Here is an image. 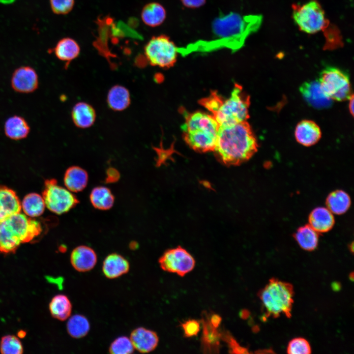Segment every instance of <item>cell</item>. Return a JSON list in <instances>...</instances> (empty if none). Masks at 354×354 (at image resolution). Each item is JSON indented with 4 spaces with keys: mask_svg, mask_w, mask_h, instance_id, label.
<instances>
[{
    "mask_svg": "<svg viewBox=\"0 0 354 354\" xmlns=\"http://www.w3.org/2000/svg\"><path fill=\"white\" fill-rule=\"evenodd\" d=\"M258 144L247 121L220 126L213 150L218 160L228 166L239 165L258 151Z\"/></svg>",
    "mask_w": 354,
    "mask_h": 354,
    "instance_id": "cell-1",
    "label": "cell"
},
{
    "mask_svg": "<svg viewBox=\"0 0 354 354\" xmlns=\"http://www.w3.org/2000/svg\"><path fill=\"white\" fill-rule=\"evenodd\" d=\"M219 127L211 115L196 112L185 115L181 128L188 146L196 151L204 153L213 151Z\"/></svg>",
    "mask_w": 354,
    "mask_h": 354,
    "instance_id": "cell-2",
    "label": "cell"
},
{
    "mask_svg": "<svg viewBox=\"0 0 354 354\" xmlns=\"http://www.w3.org/2000/svg\"><path fill=\"white\" fill-rule=\"evenodd\" d=\"M42 232L40 223L19 212L0 222V253H14L21 244L29 242Z\"/></svg>",
    "mask_w": 354,
    "mask_h": 354,
    "instance_id": "cell-3",
    "label": "cell"
},
{
    "mask_svg": "<svg viewBox=\"0 0 354 354\" xmlns=\"http://www.w3.org/2000/svg\"><path fill=\"white\" fill-rule=\"evenodd\" d=\"M249 95L236 84L230 96L224 99L217 93L209 111L219 126L229 125L247 121L249 118Z\"/></svg>",
    "mask_w": 354,
    "mask_h": 354,
    "instance_id": "cell-4",
    "label": "cell"
},
{
    "mask_svg": "<svg viewBox=\"0 0 354 354\" xmlns=\"http://www.w3.org/2000/svg\"><path fill=\"white\" fill-rule=\"evenodd\" d=\"M258 295L267 318H276L281 315L288 318L291 317L294 295L291 284L271 278Z\"/></svg>",
    "mask_w": 354,
    "mask_h": 354,
    "instance_id": "cell-5",
    "label": "cell"
},
{
    "mask_svg": "<svg viewBox=\"0 0 354 354\" xmlns=\"http://www.w3.org/2000/svg\"><path fill=\"white\" fill-rule=\"evenodd\" d=\"M292 18L300 30L314 34L328 25L324 11L317 0H310L303 4H293Z\"/></svg>",
    "mask_w": 354,
    "mask_h": 354,
    "instance_id": "cell-6",
    "label": "cell"
},
{
    "mask_svg": "<svg viewBox=\"0 0 354 354\" xmlns=\"http://www.w3.org/2000/svg\"><path fill=\"white\" fill-rule=\"evenodd\" d=\"M178 53L175 43L164 34L153 36L144 47L145 55L148 63L164 68L174 65Z\"/></svg>",
    "mask_w": 354,
    "mask_h": 354,
    "instance_id": "cell-7",
    "label": "cell"
},
{
    "mask_svg": "<svg viewBox=\"0 0 354 354\" xmlns=\"http://www.w3.org/2000/svg\"><path fill=\"white\" fill-rule=\"evenodd\" d=\"M319 81L324 93L332 100L344 101L353 95L348 74L338 68L329 66L324 69Z\"/></svg>",
    "mask_w": 354,
    "mask_h": 354,
    "instance_id": "cell-8",
    "label": "cell"
},
{
    "mask_svg": "<svg viewBox=\"0 0 354 354\" xmlns=\"http://www.w3.org/2000/svg\"><path fill=\"white\" fill-rule=\"evenodd\" d=\"M42 197L45 206L52 212L61 214L69 211L79 203L74 193L58 185L55 179L45 181Z\"/></svg>",
    "mask_w": 354,
    "mask_h": 354,
    "instance_id": "cell-9",
    "label": "cell"
},
{
    "mask_svg": "<svg viewBox=\"0 0 354 354\" xmlns=\"http://www.w3.org/2000/svg\"><path fill=\"white\" fill-rule=\"evenodd\" d=\"M158 263L163 270L180 276L192 271L195 265L192 256L181 246L166 250L159 259Z\"/></svg>",
    "mask_w": 354,
    "mask_h": 354,
    "instance_id": "cell-10",
    "label": "cell"
},
{
    "mask_svg": "<svg viewBox=\"0 0 354 354\" xmlns=\"http://www.w3.org/2000/svg\"><path fill=\"white\" fill-rule=\"evenodd\" d=\"M39 84L38 75L34 68L29 66L17 68L13 72L11 79L12 88L21 93L34 91Z\"/></svg>",
    "mask_w": 354,
    "mask_h": 354,
    "instance_id": "cell-11",
    "label": "cell"
},
{
    "mask_svg": "<svg viewBox=\"0 0 354 354\" xmlns=\"http://www.w3.org/2000/svg\"><path fill=\"white\" fill-rule=\"evenodd\" d=\"M299 91L306 102L314 108L323 109L331 105L332 100L326 95L317 80L303 83Z\"/></svg>",
    "mask_w": 354,
    "mask_h": 354,
    "instance_id": "cell-12",
    "label": "cell"
},
{
    "mask_svg": "<svg viewBox=\"0 0 354 354\" xmlns=\"http://www.w3.org/2000/svg\"><path fill=\"white\" fill-rule=\"evenodd\" d=\"M130 339L135 350L141 353H148L157 347L159 337L157 333L144 327L133 329L130 334Z\"/></svg>",
    "mask_w": 354,
    "mask_h": 354,
    "instance_id": "cell-13",
    "label": "cell"
},
{
    "mask_svg": "<svg viewBox=\"0 0 354 354\" xmlns=\"http://www.w3.org/2000/svg\"><path fill=\"white\" fill-rule=\"evenodd\" d=\"M70 263L73 267L79 272H87L94 268L97 257L94 250L86 245L75 247L70 254Z\"/></svg>",
    "mask_w": 354,
    "mask_h": 354,
    "instance_id": "cell-14",
    "label": "cell"
},
{
    "mask_svg": "<svg viewBox=\"0 0 354 354\" xmlns=\"http://www.w3.org/2000/svg\"><path fill=\"white\" fill-rule=\"evenodd\" d=\"M295 136L300 145L310 147L316 144L321 139L322 132L319 125L311 120H302L296 125Z\"/></svg>",
    "mask_w": 354,
    "mask_h": 354,
    "instance_id": "cell-15",
    "label": "cell"
},
{
    "mask_svg": "<svg viewBox=\"0 0 354 354\" xmlns=\"http://www.w3.org/2000/svg\"><path fill=\"white\" fill-rule=\"evenodd\" d=\"M102 269L106 278L113 279L127 273L130 269V264L122 255L113 253L104 259Z\"/></svg>",
    "mask_w": 354,
    "mask_h": 354,
    "instance_id": "cell-16",
    "label": "cell"
},
{
    "mask_svg": "<svg viewBox=\"0 0 354 354\" xmlns=\"http://www.w3.org/2000/svg\"><path fill=\"white\" fill-rule=\"evenodd\" d=\"M21 203L16 192L3 185H0V222L20 212Z\"/></svg>",
    "mask_w": 354,
    "mask_h": 354,
    "instance_id": "cell-17",
    "label": "cell"
},
{
    "mask_svg": "<svg viewBox=\"0 0 354 354\" xmlns=\"http://www.w3.org/2000/svg\"><path fill=\"white\" fill-rule=\"evenodd\" d=\"M71 118L76 126L85 129L93 125L96 120V113L90 104L85 102H79L72 108Z\"/></svg>",
    "mask_w": 354,
    "mask_h": 354,
    "instance_id": "cell-18",
    "label": "cell"
},
{
    "mask_svg": "<svg viewBox=\"0 0 354 354\" xmlns=\"http://www.w3.org/2000/svg\"><path fill=\"white\" fill-rule=\"evenodd\" d=\"M309 225L318 233L329 231L334 226L333 213L326 207L319 206L312 210L309 215Z\"/></svg>",
    "mask_w": 354,
    "mask_h": 354,
    "instance_id": "cell-19",
    "label": "cell"
},
{
    "mask_svg": "<svg viewBox=\"0 0 354 354\" xmlns=\"http://www.w3.org/2000/svg\"><path fill=\"white\" fill-rule=\"evenodd\" d=\"M60 60L65 62V67L77 58L80 53L78 43L73 39L65 37L59 40L50 51Z\"/></svg>",
    "mask_w": 354,
    "mask_h": 354,
    "instance_id": "cell-20",
    "label": "cell"
},
{
    "mask_svg": "<svg viewBox=\"0 0 354 354\" xmlns=\"http://www.w3.org/2000/svg\"><path fill=\"white\" fill-rule=\"evenodd\" d=\"M88 174L86 170L77 166L68 168L64 176V183L73 193L82 191L87 185Z\"/></svg>",
    "mask_w": 354,
    "mask_h": 354,
    "instance_id": "cell-21",
    "label": "cell"
},
{
    "mask_svg": "<svg viewBox=\"0 0 354 354\" xmlns=\"http://www.w3.org/2000/svg\"><path fill=\"white\" fill-rule=\"evenodd\" d=\"M107 103L108 107L115 111H122L126 109L131 103L129 90L119 85L113 86L108 92Z\"/></svg>",
    "mask_w": 354,
    "mask_h": 354,
    "instance_id": "cell-22",
    "label": "cell"
},
{
    "mask_svg": "<svg viewBox=\"0 0 354 354\" xmlns=\"http://www.w3.org/2000/svg\"><path fill=\"white\" fill-rule=\"evenodd\" d=\"M113 21V20L109 17L98 19L99 36L94 42V46L100 54L107 59L111 65L112 64L111 58L116 57V56L110 51L108 46V35L111 34L110 26Z\"/></svg>",
    "mask_w": 354,
    "mask_h": 354,
    "instance_id": "cell-23",
    "label": "cell"
},
{
    "mask_svg": "<svg viewBox=\"0 0 354 354\" xmlns=\"http://www.w3.org/2000/svg\"><path fill=\"white\" fill-rule=\"evenodd\" d=\"M5 135L10 139L19 140L26 138L30 132L27 120L19 116H13L5 121L4 125Z\"/></svg>",
    "mask_w": 354,
    "mask_h": 354,
    "instance_id": "cell-24",
    "label": "cell"
},
{
    "mask_svg": "<svg viewBox=\"0 0 354 354\" xmlns=\"http://www.w3.org/2000/svg\"><path fill=\"white\" fill-rule=\"evenodd\" d=\"M166 17V11L159 3L152 2L147 4L143 8L141 18L147 26L156 27L161 25Z\"/></svg>",
    "mask_w": 354,
    "mask_h": 354,
    "instance_id": "cell-25",
    "label": "cell"
},
{
    "mask_svg": "<svg viewBox=\"0 0 354 354\" xmlns=\"http://www.w3.org/2000/svg\"><path fill=\"white\" fill-rule=\"evenodd\" d=\"M202 324V345L204 352L217 353L219 349L222 333L210 324L208 319H203Z\"/></svg>",
    "mask_w": 354,
    "mask_h": 354,
    "instance_id": "cell-26",
    "label": "cell"
},
{
    "mask_svg": "<svg viewBox=\"0 0 354 354\" xmlns=\"http://www.w3.org/2000/svg\"><path fill=\"white\" fill-rule=\"evenodd\" d=\"M351 200L349 194L342 190L331 192L326 199V207L333 213L337 215L346 212L351 206Z\"/></svg>",
    "mask_w": 354,
    "mask_h": 354,
    "instance_id": "cell-27",
    "label": "cell"
},
{
    "mask_svg": "<svg viewBox=\"0 0 354 354\" xmlns=\"http://www.w3.org/2000/svg\"><path fill=\"white\" fill-rule=\"evenodd\" d=\"M319 233L309 224L299 227L294 236L299 246L303 250L311 251L318 245Z\"/></svg>",
    "mask_w": 354,
    "mask_h": 354,
    "instance_id": "cell-28",
    "label": "cell"
},
{
    "mask_svg": "<svg viewBox=\"0 0 354 354\" xmlns=\"http://www.w3.org/2000/svg\"><path fill=\"white\" fill-rule=\"evenodd\" d=\"M72 308L70 300L64 295H55L49 304V310L52 317L61 321L70 317Z\"/></svg>",
    "mask_w": 354,
    "mask_h": 354,
    "instance_id": "cell-29",
    "label": "cell"
},
{
    "mask_svg": "<svg viewBox=\"0 0 354 354\" xmlns=\"http://www.w3.org/2000/svg\"><path fill=\"white\" fill-rule=\"evenodd\" d=\"M89 198L91 205L95 208L103 210L110 209L115 201L112 192L105 186L94 187L90 192Z\"/></svg>",
    "mask_w": 354,
    "mask_h": 354,
    "instance_id": "cell-30",
    "label": "cell"
},
{
    "mask_svg": "<svg viewBox=\"0 0 354 354\" xmlns=\"http://www.w3.org/2000/svg\"><path fill=\"white\" fill-rule=\"evenodd\" d=\"M45 206L42 196L36 193L27 194L21 203V208L25 214L31 217L40 216Z\"/></svg>",
    "mask_w": 354,
    "mask_h": 354,
    "instance_id": "cell-31",
    "label": "cell"
},
{
    "mask_svg": "<svg viewBox=\"0 0 354 354\" xmlns=\"http://www.w3.org/2000/svg\"><path fill=\"white\" fill-rule=\"evenodd\" d=\"M66 326L68 333L75 339L85 337L90 330V324L88 319L81 314H75L70 317Z\"/></svg>",
    "mask_w": 354,
    "mask_h": 354,
    "instance_id": "cell-32",
    "label": "cell"
},
{
    "mask_svg": "<svg viewBox=\"0 0 354 354\" xmlns=\"http://www.w3.org/2000/svg\"><path fill=\"white\" fill-rule=\"evenodd\" d=\"M110 32L112 36L117 38L127 37L136 39H142V35L134 28L121 21L116 23L113 21L110 26Z\"/></svg>",
    "mask_w": 354,
    "mask_h": 354,
    "instance_id": "cell-33",
    "label": "cell"
},
{
    "mask_svg": "<svg viewBox=\"0 0 354 354\" xmlns=\"http://www.w3.org/2000/svg\"><path fill=\"white\" fill-rule=\"evenodd\" d=\"M0 352L2 354H21L23 353V348L18 337L8 335L1 338Z\"/></svg>",
    "mask_w": 354,
    "mask_h": 354,
    "instance_id": "cell-34",
    "label": "cell"
},
{
    "mask_svg": "<svg viewBox=\"0 0 354 354\" xmlns=\"http://www.w3.org/2000/svg\"><path fill=\"white\" fill-rule=\"evenodd\" d=\"M134 350L130 338L124 336L115 339L109 348V352L112 354H130Z\"/></svg>",
    "mask_w": 354,
    "mask_h": 354,
    "instance_id": "cell-35",
    "label": "cell"
},
{
    "mask_svg": "<svg viewBox=\"0 0 354 354\" xmlns=\"http://www.w3.org/2000/svg\"><path fill=\"white\" fill-rule=\"evenodd\" d=\"M287 353L289 354H309L311 353V348L306 339L297 337L289 342Z\"/></svg>",
    "mask_w": 354,
    "mask_h": 354,
    "instance_id": "cell-36",
    "label": "cell"
},
{
    "mask_svg": "<svg viewBox=\"0 0 354 354\" xmlns=\"http://www.w3.org/2000/svg\"><path fill=\"white\" fill-rule=\"evenodd\" d=\"M75 0H50L52 11L58 15H65L73 9Z\"/></svg>",
    "mask_w": 354,
    "mask_h": 354,
    "instance_id": "cell-37",
    "label": "cell"
},
{
    "mask_svg": "<svg viewBox=\"0 0 354 354\" xmlns=\"http://www.w3.org/2000/svg\"><path fill=\"white\" fill-rule=\"evenodd\" d=\"M184 336L191 337L197 335L200 330V323L194 319H189L181 324Z\"/></svg>",
    "mask_w": 354,
    "mask_h": 354,
    "instance_id": "cell-38",
    "label": "cell"
},
{
    "mask_svg": "<svg viewBox=\"0 0 354 354\" xmlns=\"http://www.w3.org/2000/svg\"><path fill=\"white\" fill-rule=\"evenodd\" d=\"M222 339H223L228 344L230 353L233 354L248 353V350L241 346L236 340L228 332L222 334Z\"/></svg>",
    "mask_w": 354,
    "mask_h": 354,
    "instance_id": "cell-39",
    "label": "cell"
},
{
    "mask_svg": "<svg viewBox=\"0 0 354 354\" xmlns=\"http://www.w3.org/2000/svg\"><path fill=\"white\" fill-rule=\"evenodd\" d=\"M184 6L189 8H197L203 6L206 0H180Z\"/></svg>",
    "mask_w": 354,
    "mask_h": 354,
    "instance_id": "cell-40",
    "label": "cell"
},
{
    "mask_svg": "<svg viewBox=\"0 0 354 354\" xmlns=\"http://www.w3.org/2000/svg\"><path fill=\"white\" fill-rule=\"evenodd\" d=\"M221 317L217 314H213L208 318L210 324L215 328H217L221 322Z\"/></svg>",
    "mask_w": 354,
    "mask_h": 354,
    "instance_id": "cell-41",
    "label": "cell"
},
{
    "mask_svg": "<svg viewBox=\"0 0 354 354\" xmlns=\"http://www.w3.org/2000/svg\"><path fill=\"white\" fill-rule=\"evenodd\" d=\"M108 172V177L107 178L110 180V181H115L117 180L118 177V172L114 169H110Z\"/></svg>",
    "mask_w": 354,
    "mask_h": 354,
    "instance_id": "cell-42",
    "label": "cell"
},
{
    "mask_svg": "<svg viewBox=\"0 0 354 354\" xmlns=\"http://www.w3.org/2000/svg\"><path fill=\"white\" fill-rule=\"evenodd\" d=\"M350 100L349 104V109L350 112V113L352 115H354V95H352V96L349 99Z\"/></svg>",
    "mask_w": 354,
    "mask_h": 354,
    "instance_id": "cell-43",
    "label": "cell"
},
{
    "mask_svg": "<svg viewBox=\"0 0 354 354\" xmlns=\"http://www.w3.org/2000/svg\"><path fill=\"white\" fill-rule=\"evenodd\" d=\"M17 335L19 338H22L26 336V332L24 330H21L18 331Z\"/></svg>",
    "mask_w": 354,
    "mask_h": 354,
    "instance_id": "cell-44",
    "label": "cell"
}]
</instances>
